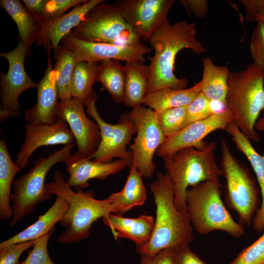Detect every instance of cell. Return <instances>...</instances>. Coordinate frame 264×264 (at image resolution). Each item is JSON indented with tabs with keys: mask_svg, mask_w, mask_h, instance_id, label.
<instances>
[{
	"mask_svg": "<svg viewBox=\"0 0 264 264\" xmlns=\"http://www.w3.org/2000/svg\"><path fill=\"white\" fill-rule=\"evenodd\" d=\"M154 51L150 58V79L146 95L158 90L171 88H186L188 80L174 73L176 55L184 48L201 54L205 47L197 38L196 24L186 20L171 23L166 19L149 40Z\"/></svg>",
	"mask_w": 264,
	"mask_h": 264,
	"instance_id": "cell-1",
	"label": "cell"
},
{
	"mask_svg": "<svg viewBox=\"0 0 264 264\" xmlns=\"http://www.w3.org/2000/svg\"><path fill=\"white\" fill-rule=\"evenodd\" d=\"M201 91L200 81L189 88H164L147 94L143 105L159 112L171 108L188 106Z\"/></svg>",
	"mask_w": 264,
	"mask_h": 264,
	"instance_id": "cell-26",
	"label": "cell"
},
{
	"mask_svg": "<svg viewBox=\"0 0 264 264\" xmlns=\"http://www.w3.org/2000/svg\"><path fill=\"white\" fill-rule=\"evenodd\" d=\"M217 145L211 142L203 150L186 148L162 157L172 182L176 209L187 211L185 196L189 186L204 181L220 182L222 176L216 160Z\"/></svg>",
	"mask_w": 264,
	"mask_h": 264,
	"instance_id": "cell-4",
	"label": "cell"
},
{
	"mask_svg": "<svg viewBox=\"0 0 264 264\" xmlns=\"http://www.w3.org/2000/svg\"><path fill=\"white\" fill-rule=\"evenodd\" d=\"M21 168L11 159L5 140L0 141V218L7 220L12 219L13 212L10 206L11 188L14 177Z\"/></svg>",
	"mask_w": 264,
	"mask_h": 264,
	"instance_id": "cell-29",
	"label": "cell"
},
{
	"mask_svg": "<svg viewBox=\"0 0 264 264\" xmlns=\"http://www.w3.org/2000/svg\"><path fill=\"white\" fill-rule=\"evenodd\" d=\"M96 82H100L102 89L109 92L113 101L123 102L125 86L124 66L116 60H108L98 63Z\"/></svg>",
	"mask_w": 264,
	"mask_h": 264,
	"instance_id": "cell-30",
	"label": "cell"
},
{
	"mask_svg": "<svg viewBox=\"0 0 264 264\" xmlns=\"http://www.w3.org/2000/svg\"><path fill=\"white\" fill-rule=\"evenodd\" d=\"M221 186L220 182L204 181L187 190L185 202L189 220L200 234L220 230L239 238L245 229L225 207L221 198Z\"/></svg>",
	"mask_w": 264,
	"mask_h": 264,
	"instance_id": "cell-6",
	"label": "cell"
},
{
	"mask_svg": "<svg viewBox=\"0 0 264 264\" xmlns=\"http://www.w3.org/2000/svg\"><path fill=\"white\" fill-rule=\"evenodd\" d=\"M106 0L99 3L87 14L70 33L83 41L117 45L142 44V39L115 3Z\"/></svg>",
	"mask_w": 264,
	"mask_h": 264,
	"instance_id": "cell-8",
	"label": "cell"
},
{
	"mask_svg": "<svg viewBox=\"0 0 264 264\" xmlns=\"http://www.w3.org/2000/svg\"><path fill=\"white\" fill-rule=\"evenodd\" d=\"M97 98L87 101V113L99 126L101 139L94 154L89 158L99 162H109L114 158L125 161L130 168L132 154L127 149L132 136L137 132V128L127 112L123 114L116 124L106 122L101 116L95 105Z\"/></svg>",
	"mask_w": 264,
	"mask_h": 264,
	"instance_id": "cell-10",
	"label": "cell"
},
{
	"mask_svg": "<svg viewBox=\"0 0 264 264\" xmlns=\"http://www.w3.org/2000/svg\"><path fill=\"white\" fill-rule=\"evenodd\" d=\"M249 50L253 63L264 70V23L258 22L252 34Z\"/></svg>",
	"mask_w": 264,
	"mask_h": 264,
	"instance_id": "cell-37",
	"label": "cell"
},
{
	"mask_svg": "<svg viewBox=\"0 0 264 264\" xmlns=\"http://www.w3.org/2000/svg\"><path fill=\"white\" fill-rule=\"evenodd\" d=\"M55 231L54 228L48 233L37 239L26 258L19 264H56L51 260L47 250L48 241Z\"/></svg>",
	"mask_w": 264,
	"mask_h": 264,
	"instance_id": "cell-35",
	"label": "cell"
},
{
	"mask_svg": "<svg viewBox=\"0 0 264 264\" xmlns=\"http://www.w3.org/2000/svg\"><path fill=\"white\" fill-rule=\"evenodd\" d=\"M65 163L69 174L67 183L71 187L82 189L88 186L90 179L105 180L128 166L125 161L120 159L106 163L94 161L83 156L78 151L71 155Z\"/></svg>",
	"mask_w": 264,
	"mask_h": 264,
	"instance_id": "cell-20",
	"label": "cell"
},
{
	"mask_svg": "<svg viewBox=\"0 0 264 264\" xmlns=\"http://www.w3.org/2000/svg\"><path fill=\"white\" fill-rule=\"evenodd\" d=\"M54 181L46 184V189L51 195L60 196L69 203L68 209L59 223L66 228L57 239L59 243H70L87 239L92 224L98 219L107 218L112 212L111 201L94 198L91 190L83 191L76 187L73 191L59 170L54 172Z\"/></svg>",
	"mask_w": 264,
	"mask_h": 264,
	"instance_id": "cell-3",
	"label": "cell"
},
{
	"mask_svg": "<svg viewBox=\"0 0 264 264\" xmlns=\"http://www.w3.org/2000/svg\"><path fill=\"white\" fill-rule=\"evenodd\" d=\"M55 58L56 61L54 69L57 74L59 98L61 100L69 99L72 98V76L78 61L73 53L62 45L59 46Z\"/></svg>",
	"mask_w": 264,
	"mask_h": 264,
	"instance_id": "cell-32",
	"label": "cell"
},
{
	"mask_svg": "<svg viewBox=\"0 0 264 264\" xmlns=\"http://www.w3.org/2000/svg\"><path fill=\"white\" fill-rule=\"evenodd\" d=\"M220 168L226 181V203L235 211L242 225H250L260 207V190L257 179L233 154L227 141L220 142Z\"/></svg>",
	"mask_w": 264,
	"mask_h": 264,
	"instance_id": "cell-7",
	"label": "cell"
},
{
	"mask_svg": "<svg viewBox=\"0 0 264 264\" xmlns=\"http://www.w3.org/2000/svg\"><path fill=\"white\" fill-rule=\"evenodd\" d=\"M201 92L211 101L225 105L230 72L225 66L215 65L210 57L203 59Z\"/></svg>",
	"mask_w": 264,
	"mask_h": 264,
	"instance_id": "cell-27",
	"label": "cell"
},
{
	"mask_svg": "<svg viewBox=\"0 0 264 264\" xmlns=\"http://www.w3.org/2000/svg\"><path fill=\"white\" fill-rule=\"evenodd\" d=\"M105 0H90L74 7L72 10L59 18L41 23L36 45H43L53 49L56 55L60 43L84 19L94 6Z\"/></svg>",
	"mask_w": 264,
	"mask_h": 264,
	"instance_id": "cell-19",
	"label": "cell"
},
{
	"mask_svg": "<svg viewBox=\"0 0 264 264\" xmlns=\"http://www.w3.org/2000/svg\"><path fill=\"white\" fill-rule=\"evenodd\" d=\"M51 48L47 51V66L42 80L37 84V100L32 108L24 110L25 120L32 125H52L58 120L57 105L59 98L57 74L52 67Z\"/></svg>",
	"mask_w": 264,
	"mask_h": 264,
	"instance_id": "cell-18",
	"label": "cell"
},
{
	"mask_svg": "<svg viewBox=\"0 0 264 264\" xmlns=\"http://www.w3.org/2000/svg\"><path fill=\"white\" fill-rule=\"evenodd\" d=\"M87 1V0H46L45 22L60 17L69 9L75 7Z\"/></svg>",
	"mask_w": 264,
	"mask_h": 264,
	"instance_id": "cell-39",
	"label": "cell"
},
{
	"mask_svg": "<svg viewBox=\"0 0 264 264\" xmlns=\"http://www.w3.org/2000/svg\"><path fill=\"white\" fill-rule=\"evenodd\" d=\"M187 7L198 18H205L208 12V1L206 0H181Z\"/></svg>",
	"mask_w": 264,
	"mask_h": 264,
	"instance_id": "cell-44",
	"label": "cell"
},
{
	"mask_svg": "<svg viewBox=\"0 0 264 264\" xmlns=\"http://www.w3.org/2000/svg\"><path fill=\"white\" fill-rule=\"evenodd\" d=\"M98 63L78 62L74 67L71 81V94L85 104L87 101L97 98L92 89L96 82Z\"/></svg>",
	"mask_w": 264,
	"mask_h": 264,
	"instance_id": "cell-31",
	"label": "cell"
},
{
	"mask_svg": "<svg viewBox=\"0 0 264 264\" xmlns=\"http://www.w3.org/2000/svg\"><path fill=\"white\" fill-rule=\"evenodd\" d=\"M229 264H264V232L242 251Z\"/></svg>",
	"mask_w": 264,
	"mask_h": 264,
	"instance_id": "cell-34",
	"label": "cell"
},
{
	"mask_svg": "<svg viewBox=\"0 0 264 264\" xmlns=\"http://www.w3.org/2000/svg\"><path fill=\"white\" fill-rule=\"evenodd\" d=\"M61 43L73 53L78 62L99 63L105 60H116L126 62H145V56L153 51L150 46L143 43L117 45L88 42L75 37L70 33L64 37Z\"/></svg>",
	"mask_w": 264,
	"mask_h": 264,
	"instance_id": "cell-13",
	"label": "cell"
},
{
	"mask_svg": "<svg viewBox=\"0 0 264 264\" xmlns=\"http://www.w3.org/2000/svg\"><path fill=\"white\" fill-rule=\"evenodd\" d=\"M225 105L241 131L258 141L255 125L264 110V70L252 64L244 70L230 72Z\"/></svg>",
	"mask_w": 264,
	"mask_h": 264,
	"instance_id": "cell-5",
	"label": "cell"
},
{
	"mask_svg": "<svg viewBox=\"0 0 264 264\" xmlns=\"http://www.w3.org/2000/svg\"><path fill=\"white\" fill-rule=\"evenodd\" d=\"M36 241L23 242L0 247V264H19L21 255L32 247Z\"/></svg>",
	"mask_w": 264,
	"mask_h": 264,
	"instance_id": "cell-38",
	"label": "cell"
},
{
	"mask_svg": "<svg viewBox=\"0 0 264 264\" xmlns=\"http://www.w3.org/2000/svg\"><path fill=\"white\" fill-rule=\"evenodd\" d=\"M103 220L110 228L115 240L118 238L129 239L136 244V247H141L150 241L155 219L153 216L147 215L129 218L110 213Z\"/></svg>",
	"mask_w": 264,
	"mask_h": 264,
	"instance_id": "cell-21",
	"label": "cell"
},
{
	"mask_svg": "<svg viewBox=\"0 0 264 264\" xmlns=\"http://www.w3.org/2000/svg\"><path fill=\"white\" fill-rule=\"evenodd\" d=\"M232 122L233 114L227 109L213 113L191 123L175 134L166 137L156 154L162 157L186 148L203 150L208 145L203 140L208 134L218 130L225 131L227 126Z\"/></svg>",
	"mask_w": 264,
	"mask_h": 264,
	"instance_id": "cell-14",
	"label": "cell"
},
{
	"mask_svg": "<svg viewBox=\"0 0 264 264\" xmlns=\"http://www.w3.org/2000/svg\"><path fill=\"white\" fill-rule=\"evenodd\" d=\"M150 190L156 206L154 229L149 242L136 248L138 253L141 256L150 255L163 249L189 245L194 240L193 228L187 211H179L175 206L168 174L158 172Z\"/></svg>",
	"mask_w": 264,
	"mask_h": 264,
	"instance_id": "cell-2",
	"label": "cell"
},
{
	"mask_svg": "<svg viewBox=\"0 0 264 264\" xmlns=\"http://www.w3.org/2000/svg\"><path fill=\"white\" fill-rule=\"evenodd\" d=\"M22 2L41 23L45 22V7L46 0H23Z\"/></svg>",
	"mask_w": 264,
	"mask_h": 264,
	"instance_id": "cell-43",
	"label": "cell"
},
{
	"mask_svg": "<svg viewBox=\"0 0 264 264\" xmlns=\"http://www.w3.org/2000/svg\"><path fill=\"white\" fill-rule=\"evenodd\" d=\"M0 6L16 23L20 42L29 50L36 41L41 22L19 0H0Z\"/></svg>",
	"mask_w": 264,
	"mask_h": 264,
	"instance_id": "cell-28",
	"label": "cell"
},
{
	"mask_svg": "<svg viewBox=\"0 0 264 264\" xmlns=\"http://www.w3.org/2000/svg\"><path fill=\"white\" fill-rule=\"evenodd\" d=\"M125 18L142 39L148 40L167 18L174 0H118Z\"/></svg>",
	"mask_w": 264,
	"mask_h": 264,
	"instance_id": "cell-16",
	"label": "cell"
},
{
	"mask_svg": "<svg viewBox=\"0 0 264 264\" xmlns=\"http://www.w3.org/2000/svg\"><path fill=\"white\" fill-rule=\"evenodd\" d=\"M255 128H256L257 130L264 132V112L263 116L259 119L258 121L256 122Z\"/></svg>",
	"mask_w": 264,
	"mask_h": 264,
	"instance_id": "cell-45",
	"label": "cell"
},
{
	"mask_svg": "<svg viewBox=\"0 0 264 264\" xmlns=\"http://www.w3.org/2000/svg\"><path fill=\"white\" fill-rule=\"evenodd\" d=\"M225 131L231 136L237 148L246 157L256 175L260 190L262 202L260 207L253 218L252 225L256 231H264V154L261 155L255 150L250 140L241 131L234 122L229 123Z\"/></svg>",
	"mask_w": 264,
	"mask_h": 264,
	"instance_id": "cell-22",
	"label": "cell"
},
{
	"mask_svg": "<svg viewBox=\"0 0 264 264\" xmlns=\"http://www.w3.org/2000/svg\"><path fill=\"white\" fill-rule=\"evenodd\" d=\"M28 53L29 50L20 41L12 51L0 53V56L6 59L9 63L7 73H0L1 122L11 116H19L20 95L29 88L37 87V84L29 77L24 69V60Z\"/></svg>",
	"mask_w": 264,
	"mask_h": 264,
	"instance_id": "cell-12",
	"label": "cell"
},
{
	"mask_svg": "<svg viewBox=\"0 0 264 264\" xmlns=\"http://www.w3.org/2000/svg\"><path fill=\"white\" fill-rule=\"evenodd\" d=\"M155 113L158 124L166 138L188 125L187 106L171 108Z\"/></svg>",
	"mask_w": 264,
	"mask_h": 264,
	"instance_id": "cell-33",
	"label": "cell"
},
{
	"mask_svg": "<svg viewBox=\"0 0 264 264\" xmlns=\"http://www.w3.org/2000/svg\"><path fill=\"white\" fill-rule=\"evenodd\" d=\"M145 62L131 61L124 65L125 86L123 103L134 108L143 105L150 79L149 66Z\"/></svg>",
	"mask_w": 264,
	"mask_h": 264,
	"instance_id": "cell-25",
	"label": "cell"
},
{
	"mask_svg": "<svg viewBox=\"0 0 264 264\" xmlns=\"http://www.w3.org/2000/svg\"><path fill=\"white\" fill-rule=\"evenodd\" d=\"M127 113L137 128L136 136L130 146L132 165L143 177L150 178L156 169L154 155L166 137L158 124L155 112L151 108L141 105L132 108Z\"/></svg>",
	"mask_w": 264,
	"mask_h": 264,
	"instance_id": "cell-11",
	"label": "cell"
},
{
	"mask_svg": "<svg viewBox=\"0 0 264 264\" xmlns=\"http://www.w3.org/2000/svg\"><path fill=\"white\" fill-rule=\"evenodd\" d=\"M75 145L74 143L65 145L47 157H40L27 173L14 179L12 185L14 193L10 198L13 212L10 226L15 225L32 212L39 203L50 199L52 195L46 189V176L54 165L66 161Z\"/></svg>",
	"mask_w": 264,
	"mask_h": 264,
	"instance_id": "cell-9",
	"label": "cell"
},
{
	"mask_svg": "<svg viewBox=\"0 0 264 264\" xmlns=\"http://www.w3.org/2000/svg\"><path fill=\"white\" fill-rule=\"evenodd\" d=\"M174 249L165 248L152 255L142 256L140 264H174Z\"/></svg>",
	"mask_w": 264,
	"mask_h": 264,
	"instance_id": "cell-42",
	"label": "cell"
},
{
	"mask_svg": "<svg viewBox=\"0 0 264 264\" xmlns=\"http://www.w3.org/2000/svg\"><path fill=\"white\" fill-rule=\"evenodd\" d=\"M142 177L136 167L132 165L123 188L108 197L112 206V213L123 216L132 208L144 204L147 195Z\"/></svg>",
	"mask_w": 264,
	"mask_h": 264,
	"instance_id": "cell-24",
	"label": "cell"
},
{
	"mask_svg": "<svg viewBox=\"0 0 264 264\" xmlns=\"http://www.w3.org/2000/svg\"><path fill=\"white\" fill-rule=\"evenodd\" d=\"M84 106L81 101L72 97L58 102L56 111L58 119L68 124L78 152L89 158L96 150L101 136L99 126L87 116Z\"/></svg>",
	"mask_w": 264,
	"mask_h": 264,
	"instance_id": "cell-15",
	"label": "cell"
},
{
	"mask_svg": "<svg viewBox=\"0 0 264 264\" xmlns=\"http://www.w3.org/2000/svg\"><path fill=\"white\" fill-rule=\"evenodd\" d=\"M245 20L248 22L264 23V0H241Z\"/></svg>",
	"mask_w": 264,
	"mask_h": 264,
	"instance_id": "cell-40",
	"label": "cell"
},
{
	"mask_svg": "<svg viewBox=\"0 0 264 264\" xmlns=\"http://www.w3.org/2000/svg\"><path fill=\"white\" fill-rule=\"evenodd\" d=\"M69 203L57 196L52 206L33 224L0 243V247L23 242L35 241L48 233L67 212Z\"/></svg>",
	"mask_w": 264,
	"mask_h": 264,
	"instance_id": "cell-23",
	"label": "cell"
},
{
	"mask_svg": "<svg viewBox=\"0 0 264 264\" xmlns=\"http://www.w3.org/2000/svg\"><path fill=\"white\" fill-rule=\"evenodd\" d=\"M215 113L211 101L201 92L187 106L188 125Z\"/></svg>",
	"mask_w": 264,
	"mask_h": 264,
	"instance_id": "cell-36",
	"label": "cell"
},
{
	"mask_svg": "<svg viewBox=\"0 0 264 264\" xmlns=\"http://www.w3.org/2000/svg\"><path fill=\"white\" fill-rule=\"evenodd\" d=\"M174 264H206L190 248L189 245L174 249Z\"/></svg>",
	"mask_w": 264,
	"mask_h": 264,
	"instance_id": "cell-41",
	"label": "cell"
},
{
	"mask_svg": "<svg viewBox=\"0 0 264 264\" xmlns=\"http://www.w3.org/2000/svg\"><path fill=\"white\" fill-rule=\"evenodd\" d=\"M74 137L66 123L60 119L52 125H25L24 141L17 154L16 163L25 168L29 158L39 148L44 146L73 144Z\"/></svg>",
	"mask_w": 264,
	"mask_h": 264,
	"instance_id": "cell-17",
	"label": "cell"
}]
</instances>
